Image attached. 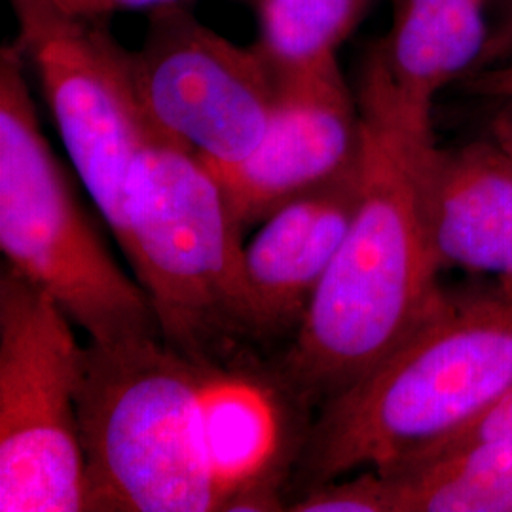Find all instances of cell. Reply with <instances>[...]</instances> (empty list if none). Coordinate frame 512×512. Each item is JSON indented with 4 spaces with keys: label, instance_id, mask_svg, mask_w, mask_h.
I'll use <instances>...</instances> for the list:
<instances>
[{
    "label": "cell",
    "instance_id": "e0dca14e",
    "mask_svg": "<svg viewBox=\"0 0 512 512\" xmlns=\"http://www.w3.org/2000/svg\"><path fill=\"white\" fill-rule=\"evenodd\" d=\"M59 8L65 12L88 19H105L116 12L128 10H162L173 6H186L194 4L196 0H54Z\"/></svg>",
    "mask_w": 512,
    "mask_h": 512
},
{
    "label": "cell",
    "instance_id": "3957f363",
    "mask_svg": "<svg viewBox=\"0 0 512 512\" xmlns=\"http://www.w3.org/2000/svg\"><path fill=\"white\" fill-rule=\"evenodd\" d=\"M512 387V287L448 300L323 404L304 446L308 490L385 471L452 439Z\"/></svg>",
    "mask_w": 512,
    "mask_h": 512
},
{
    "label": "cell",
    "instance_id": "9a60e30c",
    "mask_svg": "<svg viewBox=\"0 0 512 512\" xmlns=\"http://www.w3.org/2000/svg\"><path fill=\"white\" fill-rule=\"evenodd\" d=\"M488 439L512 440V387L497 403L492 404L482 416H478L473 423H469L465 429H461L458 435L440 442L439 446L431 448L429 452H425L421 456L437 454L440 450H448V448H454V446H463V444H471L476 440ZM421 456H418V458H421Z\"/></svg>",
    "mask_w": 512,
    "mask_h": 512
},
{
    "label": "cell",
    "instance_id": "2e32d148",
    "mask_svg": "<svg viewBox=\"0 0 512 512\" xmlns=\"http://www.w3.org/2000/svg\"><path fill=\"white\" fill-rule=\"evenodd\" d=\"M512 61V0H494L490 10V31L475 71L492 69ZM471 73V74H473Z\"/></svg>",
    "mask_w": 512,
    "mask_h": 512
},
{
    "label": "cell",
    "instance_id": "30bf717a",
    "mask_svg": "<svg viewBox=\"0 0 512 512\" xmlns=\"http://www.w3.org/2000/svg\"><path fill=\"white\" fill-rule=\"evenodd\" d=\"M494 0H395L389 33L366 57L359 109L408 135L433 137L435 97L473 73Z\"/></svg>",
    "mask_w": 512,
    "mask_h": 512
},
{
    "label": "cell",
    "instance_id": "6da1fadb",
    "mask_svg": "<svg viewBox=\"0 0 512 512\" xmlns=\"http://www.w3.org/2000/svg\"><path fill=\"white\" fill-rule=\"evenodd\" d=\"M361 118V202L281 365L285 387L321 406L380 365L448 300L418 184V152L435 137L408 135L363 112Z\"/></svg>",
    "mask_w": 512,
    "mask_h": 512
},
{
    "label": "cell",
    "instance_id": "277c9868",
    "mask_svg": "<svg viewBox=\"0 0 512 512\" xmlns=\"http://www.w3.org/2000/svg\"><path fill=\"white\" fill-rule=\"evenodd\" d=\"M0 251L92 344L162 338L150 296L110 255L40 129L16 44L0 50Z\"/></svg>",
    "mask_w": 512,
    "mask_h": 512
},
{
    "label": "cell",
    "instance_id": "9c48e42d",
    "mask_svg": "<svg viewBox=\"0 0 512 512\" xmlns=\"http://www.w3.org/2000/svg\"><path fill=\"white\" fill-rule=\"evenodd\" d=\"M275 74L277 103L260 145L241 164L213 171L243 230L344 173L361 152V109L336 55Z\"/></svg>",
    "mask_w": 512,
    "mask_h": 512
},
{
    "label": "cell",
    "instance_id": "7c38bea8",
    "mask_svg": "<svg viewBox=\"0 0 512 512\" xmlns=\"http://www.w3.org/2000/svg\"><path fill=\"white\" fill-rule=\"evenodd\" d=\"M421 209L442 270L495 275L512 287V152L494 135L418 152Z\"/></svg>",
    "mask_w": 512,
    "mask_h": 512
},
{
    "label": "cell",
    "instance_id": "4fadbf2b",
    "mask_svg": "<svg viewBox=\"0 0 512 512\" xmlns=\"http://www.w3.org/2000/svg\"><path fill=\"white\" fill-rule=\"evenodd\" d=\"M370 512H512V440H476L361 471Z\"/></svg>",
    "mask_w": 512,
    "mask_h": 512
},
{
    "label": "cell",
    "instance_id": "ba28073f",
    "mask_svg": "<svg viewBox=\"0 0 512 512\" xmlns=\"http://www.w3.org/2000/svg\"><path fill=\"white\" fill-rule=\"evenodd\" d=\"M131 71L152 124L211 171L247 160L274 116L272 65L256 46L232 44L186 6L150 12Z\"/></svg>",
    "mask_w": 512,
    "mask_h": 512
},
{
    "label": "cell",
    "instance_id": "d6986e66",
    "mask_svg": "<svg viewBox=\"0 0 512 512\" xmlns=\"http://www.w3.org/2000/svg\"><path fill=\"white\" fill-rule=\"evenodd\" d=\"M494 137L512 152V112H505L494 124Z\"/></svg>",
    "mask_w": 512,
    "mask_h": 512
},
{
    "label": "cell",
    "instance_id": "5b68a950",
    "mask_svg": "<svg viewBox=\"0 0 512 512\" xmlns=\"http://www.w3.org/2000/svg\"><path fill=\"white\" fill-rule=\"evenodd\" d=\"M241 234L215 173L160 133L133 169L118 245L150 296L162 340L203 365H215L239 336L260 334Z\"/></svg>",
    "mask_w": 512,
    "mask_h": 512
},
{
    "label": "cell",
    "instance_id": "7a4b0ae2",
    "mask_svg": "<svg viewBox=\"0 0 512 512\" xmlns=\"http://www.w3.org/2000/svg\"><path fill=\"white\" fill-rule=\"evenodd\" d=\"M215 376L162 338L88 342L78 385L86 511H241L247 488L217 444Z\"/></svg>",
    "mask_w": 512,
    "mask_h": 512
},
{
    "label": "cell",
    "instance_id": "52a82bcc",
    "mask_svg": "<svg viewBox=\"0 0 512 512\" xmlns=\"http://www.w3.org/2000/svg\"><path fill=\"white\" fill-rule=\"evenodd\" d=\"M16 46L37 74L74 169L116 241L126 224L135 165L162 133L139 97L128 52L101 19L80 18L54 0H10Z\"/></svg>",
    "mask_w": 512,
    "mask_h": 512
},
{
    "label": "cell",
    "instance_id": "ac0fdd59",
    "mask_svg": "<svg viewBox=\"0 0 512 512\" xmlns=\"http://www.w3.org/2000/svg\"><path fill=\"white\" fill-rule=\"evenodd\" d=\"M461 82L467 92L484 95V97L505 99L512 103V61L497 65L492 69L476 71V73L465 76Z\"/></svg>",
    "mask_w": 512,
    "mask_h": 512
},
{
    "label": "cell",
    "instance_id": "8fae6325",
    "mask_svg": "<svg viewBox=\"0 0 512 512\" xmlns=\"http://www.w3.org/2000/svg\"><path fill=\"white\" fill-rule=\"evenodd\" d=\"M361 190L359 152L344 173L281 203L262 220L243 251L245 283L260 334L298 327L348 236Z\"/></svg>",
    "mask_w": 512,
    "mask_h": 512
},
{
    "label": "cell",
    "instance_id": "ffe728a7",
    "mask_svg": "<svg viewBox=\"0 0 512 512\" xmlns=\"http://www.w3.org/2000/svg\"><path fill=\"white\" fill-rule=\"evenodd\" d=\"M256 2H262V0H256Z\"/></svg>",
    "mask_w": 512,
    "mask_h": 512
},
{
    "label": "cell",
    "instance_id": "8992f818",
    "mask_svg": "<svg viewBox=\"0 0 512 512\" xmlns=\"http://www.w3.org/2000/svg\"><path fill=\"white\" fill-rule=\"evenodd\" d=\"M54 300L0 275V511H86L78 414L84 348Z\"/></svg>",
    "mask_w": 512,
    "mask_h": 512
},
{
    "label": "cell",
    "instance_id": "5bb4252c",
    "mask_svg": "<svg viewBox=\"0 0 512 512\" xmlns=\"http://www.w3.org/2000/svg\"><path fill=\"white\" fill-rule=\"evenodd\" d=\"M368 4L370 0H262L256 50L275 73L334 57Z\"/></svg>",
    "mask_w": 512,
    "mask_h": 512
}]
</instances>
